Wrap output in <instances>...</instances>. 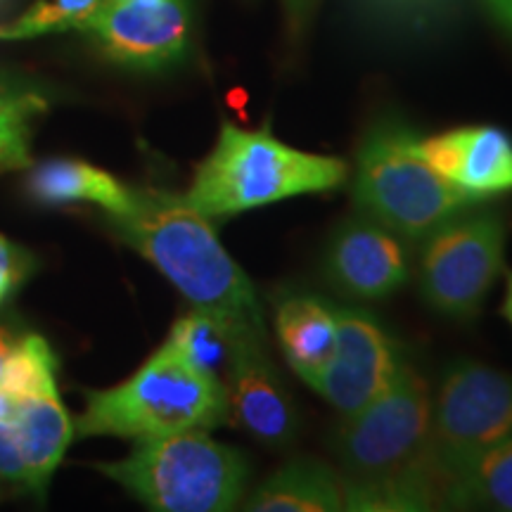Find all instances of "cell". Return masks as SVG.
Masks as SVG:
<instances>
[{
	"label": "cell",
	"instance_id": "6da1fadb",
	"mask_svg": "<svg viewBox=\"0 0 512 512\" xmlns=\"http://www.w3.org/2000/svg\"><path fill=\"white\" fill-rule=\"evenodd\" d=\"M107 221L192 304L226 316L264 320L247 273L185 195L162 188L131 190V202Z\"/></svg>",
	"mask_w": 512,
	"mask_h": 512
},
{
	"label": "cell",
	"instance_id": "7a4b0ae2",
	"mask_svg": "<svg viewBox=\"0 0 512 512\" xmlns=\"http://www.w3.org/2000/svg\"><path fill=\"white\" fill-rule=\"evenodd\" d=\"M347 178L344 159L297 150L268 126L245 131L226 121L214 150L195 169L185 200L209 221L230 219L290 197L337 190Z\"/></svg>",
	"mask_w": 512,
	"mask_h": 512
},
{
	"label": "cell",
	"instance_id": "3957f363",
	"mask_svg": "<svg viewBox=\"0 0 512 512\" xmlns=\"http://www.w3.org/2000/svg\"><path fill=\"white\" fill-rule=\"evenodd\" d=\"M228 422L226 389L162 344L126 382L86 392L74 422L79 437L150 439L188 430H216Z\"/></svg>",
	"mask_w": 512,
	"mask_h": 512
},
{
	"label": "cell",
	"instance_id": "277c9868",
	"mask_svg": "<svg viewBox=\"0 0 512 512\" xmlns=\"http://www.w3.org/2000/svg\"><path fill=\"white\" fill-rule=\"evenodd\" d=\"M98 470L162 512L233 510L249 484L245 453L211 439L207 430L138 439L126 458L100 463Z\"/></svg>",
	"mask_w": 512,
	"mask_h": 512
},
{
	"label": "cell",
	"instance_id": "5b68a950",
	"mask_svg": "<svg viewBox=\"0 0 512 512\" xmlns=\"http://www.w3.org/2000/svg\"><path fill=\"white\" fill-rule=\"evenodd\" d=\"M415 140L406 121L377 119L358 143L351 176L358 214L406 242L422 240L448 216L477 204L422 162Z\"/></svg>",
	"mask_w": 512,
	"mask_h": 512
},
{
	"label": "cell",
	"instance_id": "8992f818",
	"mask_svg": "<svg viewBox=\"0 0 512 512\" xmlns=\"http://www.w3.org/2000/svg\"><path fill=\"white\" fill-rule=\"evenodd\" d=\"M418 287L432 311L472 320L503 271L508 223L496 209L467 207L420 240Z\"/></svg>",
	"mask_w": 512,
	"mask_h": 512
},
{
	"label": "cell",
	"instance_id": "52a82bcc",
	"mask_svg": "<svg viewBox=\"0 0 512 512\" xmlns=\"http://www.w3.org/2000/svg\"><path fill=\"white\" fill-rule=\"evenodd\" d=\"M512 437V375L458 358L432 394L425 458L448 486L472 458Z\"/></svg>",
	"mask_w": 512,
	"mask_h": 512
},
{
	"label": "cell",
	"instance_id": "ba28073f",
	"mask_svg": "<svg viewBox=\"0 0 512 512\" xmlns=\"http://www.w3.org/2000/svg\"><path fill=\"white\" fill-rule=\"evenodd\" d=\"M432 389L418 368L403 361L382 394L361 411L342 415L332 434V453L344 477H368L411 465L427 448Z\"/></svg>",
	"mask_w": 512,
	"mask_h": 512
},
{
	"label": "cell",
	"instance_id": "9c48e42d",
	"mask_svg": "<svg viewBox=\"0 0 512 512\" xmlns=\"http://www.w3.org/2000/svg\"><path fill=\"white\" fill-rule=\"evenodd\" d=\"M81 34L121 67L162 72L190 53L192 0H102Z\"/></svg>",
	"mask_w": 512,
	"mask_h": 512
},
{
	"label": "cell",
	"instance_id": "30bf717a",
	"mask_svg": "<svg viewBox=\"0 0 512 512\" xmlns=\"http://www.w3.org/2000/svg\"><path fill=\"white\" fill-rule=\"evenodd\" d=\"M74 437L57 392L0 389V477L43 494Z\"/></svg>",
	"mask_w": 512,
	"mask_h": 512
},
{
	"label": "cell",
	"instance_id": "8fae6325",
	"mask_svg": "<svg viewBox=\"0 0 512 512\" xmlns=\"http://www.w3.org/2000/svg\"><path fill=\"white\" fill-rule=\"evenodd\" d=\"M337 347L316 392L342 415L361 411L389 387L403 358L396 339L373 313L335 304Z\"/></svg>",
	"mask_w": 512,
	"mask_h": 512
},
{
	"label": "cell",
	"instance_id": "7c38bea8",
	"mask_svg": "<svg viewBox=\"0 0 512 512\" xmlns=\"http://www.w3.org/2000/svg\"><path fill=\"white\" fill-rule=\"evenodd\" d=\"M228 420L261 446L283 451L297 439L299 415L283 375L268 356L266 328H249L240 337L223 375Z\"/></svg>",
	"mask_w": 512,
	"mask_h": 512
},
{
	"label": "cell",
	"instance_id": "4fadbf2b",
	"mask_svg": "<svg viewBox=\"0 0 512 512\" xmlns=\"http://www.w3.org/2000/svg\"><path fill=\"white\" fill-rule=\"evenodd\" d=\"M323 278L354 302H382L411 278L406 240L358 214L332 230L323 254Z\"/></svg>",
	"mask_w": 512,
	"mask_h": 512
},
{
	"label": "cell",
	"instance_id": "5bb4252c",
	"mask_svg": "<svg viewBox=\"0 0 512 512\" xmlns=\"http://www.w3.org/2000/svg\"><path fill=\"white\" fill-rule=\"evenodd\" d=\"M415 150L434 174L470 200L484 202L512 192V138L503 128L477 124L418 136Z\"/></svg>",
	"mask_w": 512,
	"mask_h": 512
},
{
	"label": "cell",
	"instance_id": "9a60e30c",
	"mask_svg": "<svg viewBox=\"0 0 512 512\" xmlns=\"http://www.w3.org/2000/svg\"><path fill=\"white\" fill-rule=\"evenodd\" d=\"M275 335L290 368L316 387L337 347L335 304L306 292L283 294L275 304Z\"/></svg>",
	"mask_w": 512,
	"mask_h": 512
},
{
	"label": "cell",
	"instance_id": "2e32d148",
	"mask_svg": "<svg viewBox=\"0 0 512 512\" xmlns=\"http://www.w3.org/2000/svg\"><path fill=\"white\" fill-rule=\"evenodd\" d=\"M344 510L420 512L444 508L446 486L434 475L425 453L411 465L368 477H344Z\"/></svg>",
	"mask_w": 512,
	"mask_h": 512
},
{
	"label": "cell",
	"instance_id": "e0dca14e",
	"mask_svg": "<svg viewBox=\"0 0 512 512\" xmlns=\"http://www.w3.org/2000/svg\"><path fill=\"white\" fill-rule=\"evenodd\" d=\"M245 508L252 512L344 510L342 475L318 458H292L256 486Z\"/></svg>",
	"mask_w": 512,
	"mask_h": 512
},
{
	"label": "cell",
	"instance_id": "ac0fdd59",
	"mask_svg": "<svg viewBox=\"0 0 512 512\" xmlns=\"http://www.w3.org/2000/svg\"><path fill=\"white\" fill-rule=\"evenodd\" d=\"M249 328H266L264 320H249L226 313L192 309L188 316L178 318L164 344H169L178 356L192 368L214 377L223 384V375L230 366L240 337Z\"/></svg>",
	"mask_w": 512,
	"mask_h": 512
},
{
	"label": "cell",
	"instance_id": "d6986e66",
	"mask_svg": "<svg viewBox=\"0 0 512 512\" xmlns=\"http://www.w3.org/2000/svg\"><path fill=\"white\" fill-rule=\"evenodd\" d=\"M29 192L41 202H91L105 214H121L131 202V188L112 174L81 159H50L29 176Z\"/></svg>",
	"mask_w": 512,
	"mask_h": 512
},
{
	"label": "cell",
	"instance_id": "ffe728a7",
	"mask_svg": "<svg viewBox=\"0 0 512 512\" xmlns=\"http://www.w3.org/2000/svg\"><path fill=\"white\" fill-rule=\"evenodd\" d=\"M444 508L512 512V437L486 448L448 482Z\"/></svg>",
	"mask_w": 512,
	"mask_h": 512
},
{
	"label": "cell",
	"instance_id": "44dd1931",
	"mask_svg": "<svg viewBox=\"0 0 512 512\" xmlns=\"http://www.w3.org/2000/svg\"><path fill=\"white\" fill-rule=\"evenodd\" d=\"M57 361L46 339L0 328V389L57 392Z\"/></svg>",
	"mask_w": 512,
	"mask_h": 512
},
{
	"label": "cell",
	"instance_id": "7402d4cb",
	"mask_svg": "<svg viewBox=\"0 0 512 512\" xmlns=\"http://www.w3.org/2000/svg\"><path fill=\"white\" fill-rule=\"evenodd\" d=\"M100 5L102 0H41L24 15L0 24V41H27L60 31H81Z\"/></svg>",
	"mask_w": 512,
	"mask_h": 512
},
{
	"label": "cell",
	"instance_id": "603a6c76",
	"mask_svg": "<svg viewBox=\"0 0 512 512\" xmlns=\"http://www.w3.org/2000/svg\"><path fill=\"white\" fill-rule=\"evenodd\" d=\"M46 88L27 76L0 69V133L31 140V126L46 114Z\"/></svg>",
	"mask_w": 512,
	"mask_h": 512
},
{
	"label": "cell",
	"instance_id": "cb8c5ba5",
	"mask_svg": "<svg viewBox=\"0 0 512 512\" xmlns=\"http://www.w3.org/2000/svg\"><path fill=\"white\" fill-rule=\"evenodd\" d=\"M29 268V254L0 235V304L17 290L24 278H27Z\"/></svg>",
	"mask_w": 512,
	"mask_h": 512
},
{
	"label": "cell",
	"instance_id": "d4e9b609",
	"mask_svg": "<svg viewBox=\"0 0 512 512\" xmlns=\"http://www.w3.org/2000/svg\"><path fill=\"white\" fill-rule=\"evenodd\" d=\"M31 164L29 140L0 133V171L27 169Z\"/></svg>",
	"mask_w": 512,
	"mask_h": 512
},
{
	"label": "cell",
	"instance_id": "484cf974",
	"mask_svg": "<svg viewBox=\"0 0 512 512\" xmlns=\"http://www.w3.org/2000/svg\"><path fill=\"white\" fill-rule=\"evenodd\" d=\"M486 5L503 24H508V19L512 17V0H486Z\"/></svg>",
	"mask_w": 512,
	"mask_h": 512
},
{
	"label": "cell",
	"instance_id": "4316f807",
	"mask_svg": "<svg viewBox=\"0 0 512 512\" xmlns=\"http://www.w3.org/2000/svg\"><path fill=\"white\" fill-rule=\"evenodd\" d=\"M503 316L512 325V273H508V283H505V299H503Z\"/></svg>",
	"mask_w": 512,
	"mask_h": 512
},
{
	"label": "cell",
	"instance_id": "83f0119b",
	"mask_svg": "<svg viewBox=\"0 0 512 512\" xmlns=\"http://www.w3.org/2000/svg\"><path fill=\"white\" fill-rule=\"evenodd\" d=\"M302 3H306V0H292V5H294V8H299V5H302Z\"/></svg>",
	"mask_w": 512,
	"mask_h": 512
},
{
	"label": "cell",
	"instance_id": "f1b7e54d",
	"mask_svg": "<svg viewBox=\"0 0 512 512\" xmlns=\"http://www.w3.org/2000/svg\"><path fill=\"white\" fill-rule=\"evenodd\" d=\"M505 27H508V29H512V17L508 19V24H505Z\"/></svg>",
	"mask_w": 512,
	"mask_h": 512
},
{
	"label": "cell",
	"instance_id": "f546056e",
	"mask_svg": "<svg viewBox=\"0 0 512 512\" xmlns=\"http://www.w3.org/2000/svg\"><path fill=\"white\" fill-rule=\"evenodd\" d=\"M0 3H3V0H0Z\"/></svg>",
	"mask_w": 512,
	"mask_h": 512
}]
</instances>
